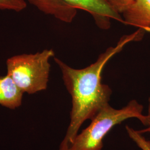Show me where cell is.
Listing matches in <instances>:
<instances>
[{
    "mask_svg": "<svg viewBox=\"0 0 150 150\" xmlns=\"http://www.w3.org/2000/svg\"><path fill=\"white\" fill-rule=\"evenodd\" d=\"M144 33L139 30L121 38L114 47L107 48L96 61L85 68L76 69L58 58L54 60L61 71L62 80L72 100L70 124L59 150H67L85 121L93 118L109 103L112 90L102 82V72L110 59L120 52L126 44L139 41Z\"/></svg>",
    "mask_w": 150,
    "mask_h": 150,
    "instance_id": "cell-1",
    "label": "cell"
},
{
    "mask_svg": "<svg viewBox=\"0 0 150 150\" xmlns=\"http://www.w3.org/2000/svg\"><path fill=\"white\" fill-rule=\"evenodd\" d=\"M143 110V106L134 100L120 109L114 108L108 103L91 119L90 125L77 134L67 150H102L104 138L116 125L136 118L144 126L146 115Z\"/></svg>",
    "mask_w": 150,
    "mask_h": 150,
    "instance_id": "cell-2",
    "label": "cell"
},
{
    "mask_svg": "<svg viewBox=\"0 0 150 150\" xmlns=\"http://www.w3.org/2000/svg\"><path fill=\"white\" fill-rule=\"evenodd\" d=\"M54 56L52 49L12 56L6 61L7 74L24 93L31 95L46 90L51 70L50 60Z\"/></svg>",
    "mask_w": 150,
    "mask_h": 150,
    "instance_id": "cell-3",
    "label": "cell"
},
{
    "mask_svg": "<svg viewBox=\"0 0 150 150\" xmlns=\"http://www.w3.org/2000/svg\"><path fill=\"white\" fill-rule=\"evenodd\" d=\"M38 10L53 16L61 21L70 23L74 20L77 10H82L92 16L95 23L101 30L111 27V20L123 23V18L115 11L107 0H27Z\"/></svg>",
    "mask_w": 150,
    "mask_h": 150,
    "instance_id": "cell-4",
    "label": "cell"
},
{
    "mask_svg": "<svg viewBox=\"0 0 150 150\" xmlns=\"http://www.w3.org/2000/svg\"><path fill=\"white\" fill-rule=\"evenodd\" d=\"M121 16L123 24L150 32V0H134Z\"/></svg>",
    "mask_w": 150,
    "mask_h": 150,
    "instance_id": "cell-5",
    "label": "cell"
},
{
    "mask_svg": "<svg viewBox=\"0 0 150 150\" xmlns=\"http://www.w3.org/2000/svg\"><path fill=\"white\" fill-rule=\"evenodd\" d=\"M23 94L10 76H0V105L15 110L21 106Z\"/></svg>",
    "mask_w": 150,
    "mask_h": 150,
    "instance_id": "cell-6",
    "label": "cell"
},
{
    "mask_svg": "<svg viewBox=\"0 0 150 150\" xmlns=\"http://www.w3.org/2000/svg\"><path fill=\"white\" fill-rule=\"evenodd\" d=\"M126 129L129 138L139 149L142 150H150V141L146 139L139 131H136L129 126H126Z\"/></svg>",
    "mask_w": 150,
    "mask_h": 150,
    "instance_id": "cell-7",
    "label": "cell"
},
{
    "mask_svg": "<svg viewBox=\"0 0 150 150\" xmlns=\"http://www.w3.org/2000/svg\"><path fill=\"white\" fill-rule=\"evenodd\" d=\"M25 0H0V10L21 12L27 7Z\"/></svg>",
    "mask_w": 150,
    "mask_h": 150,
    "instance_id": "cell-8",
    "label": "cell"
},
{
    "mask_svg": "<svg viewBox=\"0 0 150 150\" xmlns=\"http://www.w3.org/2000/svg\"><path fill=\"white\" fill-rule=\"evenodd\" d=\"M113 9L121 15L126 11L134 0H107Z\"/></svg>",
    "mask_w": 150,
    "mask_h": 150,
    "instance_id": "cell-9",
    "label": "cell"
},
{
    "mask_svg": "<svg viewBox=\"0 0 150 150\" xmlns=\"http://www.w3.org/2000/svg\"><path fill=\"white\" fill-rule=\"evenodd\" d=\"M146 128L139 131V133L144 134L147 132H150V97L149 99V107H148V112L146 115V121L144 125Z\"/></svg>",
    "mask_w": 150,
    "mask_h": 150,
    "instance_id": "cell-10",
    "label": "cell"
}]
</instances>
